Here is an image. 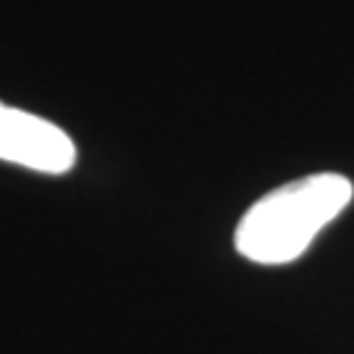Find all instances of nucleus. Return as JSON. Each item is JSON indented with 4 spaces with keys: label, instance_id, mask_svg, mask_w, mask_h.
Returning <instances> with one entry per match:
<instances>
[{
    "label": "nucleus",
    "instance_id": "f257e3e1",
    "mask_svg": "<svg viewBox=\"0 0 354 354\" xmlns=\"http://www.w3.org/2000/svg\"><path fill=\"white\" fill-rule=\"evenodd\" d=\"M354 187L342 174H313L268 192L241 215L234 244L257 266L299 260L317 234L352 203Z\"/></svg>",
    "mask_w": 354,
    "mask_h": 354
},
{
    "label": "nucleus",
    "instance_id": "f03ea898",
    "mask_svg": "<svg viewBox=\"0 0 354 354\" xmlns=\"http://www.w3.org/2000/svg\"><path fill=\"white\" fill-rule=\"evenodd\" d=\"M0 160L61 176L76 163V145L48 118L0 102Z\"/></svg>",
    "mask_w": 354,
    "mask_h": 354
}]
</instances>
